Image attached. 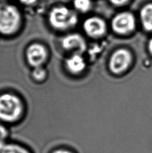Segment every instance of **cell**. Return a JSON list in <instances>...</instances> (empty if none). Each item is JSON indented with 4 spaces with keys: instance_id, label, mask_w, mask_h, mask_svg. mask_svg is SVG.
Wrapping results in <instances>:
<instances>
[{
    "instance_id": "2",
    "label": "cell",
    "mask_w": 152,
    "mask_h": 153,
    "mask_svg": "<svg viewBox=\"0 0 152 153\" xmlns=\"http://www.w3.org/2000/svg\"><path fill=\"white\" fill-rule=\"evenodd\" d=\"M20 11L14 5H0V33L11 35L18 31L21 24Z\"/></svg>"
},
{
    "instance_id": "7",
    "label": "cell",
    "mask_w": 152,
    "mask_h": 153,
    "mask_svg": "<svg viewBox=\"0 0 152 153\" xmlns=\"http://www.w3.org/2000/svg\"><path fill=\"white\" fill-rule=\"evenodd\" d=\"M83 28L88 36L93 38H99L106 33L107 24L102 18L91 17L85 21Z\"/></svg>"
},
{
    "instance_id": "15",
    "label": "cell",
    "mask_w": 152,
    "mask_h": 153,
    "mask_svg": "<svg viewBox=\"0 0 152 153\" xmlns=\"http://www.w3.org/2000/svg\"><path fill=\"white\" fill-rule=\"evenodd\" d=\"M109 1L112 4L117 5V6H120V5L125 4L129 0H109Z\"/></svg>"
},
{
    "instance_id": "4",
    "label": "cell",
    "mask_w": 152,
    "mask_h": 153,
    "mask_svg": "<svg viewBox=\"0 0 152 153\" xmlns=\"http://www.w3.org/2000/svg\"><path fill=\"white\" fill-rule=\"evenodd\" d=\"M131 54L124 48L118 49L114 52L109 60V69L115 75H120L128 69L131 63Z\"/></svg>"
},
{
    "instance_id": "17",
    "label": "cell",
    "mask_w": 152,
    "mask_h": 153,
    "mask_svg": "<svg viewBox=\"0 0 152 153\" xmlns=\"http://www.w3.org/2000/svg\"><path fill=\"white\" fill-rule=\"evenodd\" d=\"M52 153H72V152L66 149H58V150H56V151H54Z\"/></svg>"
},
{
    "instance_id": "13",
    "label": "cell",
    "mask_w": 152,
    "mask_h": 153,
    "mask_svg": "<svg viewBox=\"0 0 152 153\" xmlns=\"http://www.w3.org/2000/svg\"><path fill=\"white\" fill-rule=\"evenodd\" d=\"M47 73L44 68L42 67L34 68L32 71V76L37 81H42L46 77Z\"/></svg>"
},
{
    "instance_id": "6",
    "label": "cell",
    "mask_w": 152,
    "mask_h": 153,
    "mask_svg": "<svg viewBox=\"0 0 152 153\" xmlns=\"http://www.w3.org/2000/svg\"><path fill=\"white\" fill-rule=\"evenodd\" d=\"M26 59L28 64L34 68L42 67L47 59L48 53L44 46L39 43L30 45L26 50Z\"/></svg>"
},
{
    "instance_id": "3",
    "label": "cell",
    "mask_w": 152,
    "mask_h": 153,
    "mask_svg": "<svg viewBox=\"0 0 152 153\" xmlns=\"http://www.w3.org/2000/svg\"><path fill=\"white\" fill-rule=\"evenodd\" d=\"M48 20L54 28L65 30L76 26L78 22V17L70 8L66 6H58L50 11Z\"/></svg>"
},
{
    "instance_id": "18",
    "label": "cell",
    "mask_w": 152,
    "mask_h": 153,
    "mask_svg": "<svg viewBox=\"0 0 152 153\" xmlns=\"http://www.w3.org/2000/svg\"><path fill=\"white\" fill-rule=\"evenodd\" d=\"M149 50H150V53L152 54V39L149 42Z\"/></svg>"
},
{
    "instance_id": "1",
    "label": "cell",
    "mask_w": 152,
    "mask_h": 153,
    "mask_svg": "<svg viewBox=\"0 0 152 153\" xmlns=\"http://www.w3.org/2000/svg\"><path fill=\"white\" fill-rule=\"evenodd\" d=\"M23 110V103L18 96L10 94L0 95V120L7 122L17 121Z\"/></svg>"
},
{
    "instance_id": "5",
    "label": "cell",
    "mask_w": 152,
    "mask_h": 153,
    "mask_svg": "<svg viewBox=\"0 0 152 153\" xmlns=\"http://www.w3.org/2000/svg\"><path fill=\"white\" fill-rule=\"evenodd\" d=\"M113 31L118 34L125 35L131 32L135 27L134 15L129 12L119 13L113 18L111 22Z\"/></svg>"
},
{
    "instance_id": "11",
    "label": "cell",
    "mask_w": 152,
    "mask_h": 153,
    "mask_svg": "<svg viewBox=\"0 0 152 153\" xmlns=\"http://www.w3.org/2000/svg\"><path fill=\"white\" fill-rule=\"evenodd\" d=\"M0 153H30L26 149L16 144H0Z\"/></svg>"
},
{
    "instance_id": "16",
    "label": "cell",
    "mask_w": 152,
    "mask_h": 153,
    "mask_svg": "<svg viewBox=\"0 0 152 153\" xmlns=\"http://www.w3.org/2000/svg\"><path fill=\"white\" fill-rule=\"evenodd\" d=\"M37 0H20L21 4L26 5H31L34 4Z\"/></svg>"
},
{
    "instance_id": "14",
    "label": "cell",
    "mask_w": 152,
    "mask_h": 153,
    "mask_svg": "<svg viewBox=\"0 0 152 153\" xmlns=\"http://www.w3.org/2000/svg\"><path fill=\"white\" fill-rule=\"evenodd\" d=\"M7 130L4 126L0 124V144L4 143L7 136Z\"/></svg>"
},
{
    "instance_id": "12",
    "label": "cell",
    "mask_w": 152,
    "mask_h": 153,
    "mask_svg": "<svg viewBox=\"0 0 152 153\" xmlns=\"http://www.w3.org/2000/svg\"><path fill=\"white\" fill-rule=\"evenodd\" d=\"M73 5L75 9L80 12L85 13L90 10L91 7V0H74Z\"/></svg>"
},
{
    "instance_id": "10",
    "label": "cell",
    "mask_w": 152,
    "mask_h": 153,
    "mask_svg": "<svg viewBox=\"0 0 152 153\" xmlns=\"http://www.w3.org/2000/svg\"><path fill=\"white\" fill-rule=\"evenodd\" d=\"M140 18L146 30L152 31V4H148L142 8Z\"/></svg>"
},
{
    "instance_id": "8",
    "label": "cell",
    "mask_w": 152,
    "mask_h": 153,
    "mask_svg": "<svg viewBox=\"0 0 152 153\" xmlns=\"http://www.w3.org/2000/svg\"><path fill=\"white\" fill-rule=\"evenodd\" d=\"M62 48L67 51H72L75 53L82 54L86 48L85 40L78 34H70L62 38Z\"/></svg>"
},
{
    "instance_id": "9",
    "label": "cell",
    "mask_w": 152,
    "mask_h": 153,
    "mask_svg": "<svg viewBox=\"0 0 152 153\" xmlns=\"http://www.w3.org/2000/svg\"><path fill=\"white\" fill-rule=\"evenodd\" d=\"M65 65L67 70L72 74H80L86 68V62L81 54L74 53L66 59Z\"/></svg>"
}]
</instances>
